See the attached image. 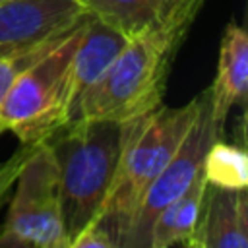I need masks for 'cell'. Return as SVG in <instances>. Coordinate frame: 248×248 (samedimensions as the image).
Instances as JSON below:
<instances>
[{
	"label": "cell",
	"instance_id": "30bf717a",
	"mask_svg": "<svg viewBox=\"0 0 248 248\" xmlns=\"http://www.w3.org/2000/svg\"><path fill=\"white\" fill-rule=\"evenodd\" d=\"M248 93V35L246 29L231 19L225 25L217 72L211 87L207 89L211 120L217 128L225 130V122L232 107L246 103Z\"/></svg>",
	"mask_w": 248,
	"mask_h": 248
},
{
	"label": "cell",
	"instance_id": "ba28073f",
	"mask_svg": "<svg viewBox=\"0 0 248 248\" xmlns=\"http://www.w3.org/2000/svg\"><path fill=\"white\" fill-rule=\"evenodd\" d=\"M85 16L76 0H8L0 4V52L58 39Z\"/></svg>",
	"mask_w": 248,
	"mask_h": 248
},
{
	"label": "cell",
	"instance_id": "9c48e42d",
	"mask_svg": "<svg viewBox=\"0 0 248 248\" xmlns=\"http://www.w3.org/2000/svg\"><path fill=\"white\" fill-rule=\"evenodd\" d=\"M126 39H128L126 35H122L108 23L93 16L85 17L78 43L68 62V72H66V95H68L70 122L74 120L79 99L105 74L110 62L118 56Z\"/></svg>",
	"mask_w": 248,
	"mask_h": 248
},
{
	"label": "cell",
	"instance_id": "277c9868",
	"mask_svg": "<svg viewBox=\"0 0 248 248\" xmlns=\"http://www.w3.org/2000/svg\"><path fill=\"white\" fill-rule=\"evenodd\" d=\"M83 21L50 52L19 74L0 103V118L21 145L45 143L70 122L66 72Z\"/></svg>",
	"mask_w": 248,
	"mask_h": 248
},
{
	"label": "cell",
	"instance_id": "4fadbf2b",
	"mask_svg": "<svg viewBox=\"0 0 248 248\" xmlns=\"http://www.w3.org/2000/svg\"><path fill=\"white\" fill-rule=\"evenodd\" d=\"M202 172L209 186L221 190H246L248 186V155L242 145L227 143L217 138L205 149Z\"/></svg>",
	"mask_w": 248,
	"mask_h": 248
},
{
	"label": "cell",
	"instance_id": "9a60e30c",
	"mask_svg": "<svg viewBox=\"0 0 248 248\" xmlns=\"http://www.w3.org/2000/svg\"><path fill=\"white\" fill-rule=\"evenodd\" d=\"M33 147L35 145H21L10 159L0 161V198L10 190V186H14L16 178H17V174H19V170H21V167H23V163L29 157Z\"/></svg>",
	"mask_w": 248,
	"mask_h": 248
},
{
	"label": "cell",
	"instance_id": "7a4b0ae2",
	"mask_svg": "<svg viewBox=\"0 0 248 248\" xmlns=\"http://www.w3.org/2000/svg\"><path fill=\"white\" fill-rule=\"evenodd\" d=\"M180 45L163 33L128 37L105 74L79 99L74 120L124 124L159 108Z\"/></svg>",
	"mask_w": 248,
	"mask_h": 248
},
{
	"label": "cell",
	"instance_id": "52a82bcc",
	"mask_svg": "<svg viewBox=\"0 0 248 248\" xmlns=\"http://www.w3.org/2000/svg\"><path fill=\"white\" fill-rule=\"evenodd\" d=\"M78 6L126 37L163 33L184 43L205 0H76Z\"/></svg>",
	"mask_w": 248,
	"mask_h": 248
},
{
	"label": "cell",
	"instance_id": "ac0fdd59",
	"mask_svg": "<svg viewBox=\"0 0 248 248\" xmlns=\"http://www.w3.org/2000/svg\"><path fill=\"white\" fill-rule=\"evenodd\" d=\"M180 246H182V248H203L202 240H200V238H198L196 234H194V236H192L190 240H186L184 244H180Z\"/></svg>",
	"mask_w": 248,
	"mask_h": 248
},
{
	"label": "cell",
	"instance_id": "3957f363",
	"mask_svg": "<svg viewBox=\"0 0 248 248\" xmlns=\"http://www.w3.org/2000/svg\"><path fill=\"white\" fill-rule=\"evenodd\" d=\"M120 124L74 120L46 140L60 182L68 236L95 221L114 176L120 153Z\"/></svg>",
	"mask_w": 248,
	"mask_h": 248
},
{
	"label": "cell",
	"instance_id": "8fae6325",
	"mask_svg": "<svg viewBox=\"0 0 248 248\" xmlns=\"http://www.w3.org/2000/svg\"><path fill=\"white\" fill-rule=\"evenodd\" d=\"M196 236L203 248H248V194L205 186Z\"/></svg>",
	"mask_w": 248,
	"mask_h": 248
},
{
	"label": "cell",
	"instance_id": "d6986e66",
	"mask_svg": "<svg viewBox=\"0 0 248 248\" xmlns=\"http://www.w3.org/2000/svg\"><path fill=\"white\" fill-rule=\"evenodd\" d=\"M4 132H8V128H6V122L0 118V134H4Z\"/></svg>",
	"mask_w": 248,
	"mask_h": 248
},
{
	"label": "cell",
	"instance_id": "e0dca14e",
	"mask_svg": "<svg viewBox=\"0 0 248 248\" xmlns=\"http://www.w3.org/2000/svg\"><path fill=\"white\" fill-rule=\"evenodd\" d=\"M0 248H23L16 238H12L10 234H6L4 231H0Z\"/></svg>",
	"mask_w": 248,
	"mask_h": 248
},
{
	"label": "cell",
	"instance_id": "2e32d148",
	"mask_svg": "<svg viewBox=\"0 0 248 248\" xmlns=\"http://www.w3.org/2000/svg\"><path fill=\"white\" fill-rule=\"evenodd\" d=\"M68 248H114V242L95 221H91L74 238H70Z\"/></svg>",
	"mask_w": 248,
	"mask_h": 248
},
{
	"label": "cell",
	"instance_id": "6da1fadb",
	"mask_svg": "<svg viewBox=\"0 0 248 248\" xmlns=\"http://www.w3.org/2000/svg\"><path fill=\"white\" fill-rule=\"evenodd\" d=\"M203 99L205 93L176 108L161 105L149 114L120 124L122 138L114 176L95 217V223L112 238L114 248L143 192L178 151L202 110Z\"/></svg>",
	"mask_w": 248,
	"mask_h": 248
},
{
	"label": "cell",
	"instance_id": "5b68a950",
	"mask_svg": "<svg viewBox=\"0 0 248 248\" xmlns=\"http://www.w3.org/2000/svg\"><path fill=\"white\" fill-rule=\"evenodd\" d=\"M14 184L2 231L23 248H68L58 170L46 141L31 149Z\"/></svg>",
	"mask_w": 248,
	"mask_h": 248
},
{
	"label": "cell",
	"instance_id": "7c38bea8",
	"mask_svg": "<svg viewBox=\"0 0 248 248\" xmlns=\"http://www.w3.org/2000/svg\"><path fill=\"white\" fill-rule=\"evenodd\" d=\"M205 186L207 182L200 170L186 192L157 215L151 227L149 248H172L176 244H184L196 234Z\"/></svg>",
	"mask_w": 248,
	"mask_h": 248
},
{
	"label": "cell",
	"instance_id": "ffe728a7",
	"mask_svg": "<svg viewBox=\"0 0 248 248\" xmlns=\"http://www.w3.org/2000/svg\"><path fill=\"white\" fill-rule=\"evenodd\" d=\"M4 2H8V0H0V4H4Z\"/></svg>",
	"mask_w": 248,
	"mask_h": 248
},
{
	"label": "cell",
	"instance_id": "8992f818",
	"mask_svg": "<svg viewBox=\"0 0 248 248\" xmlns=\"http://www.w3.org/2000/svg\"><path fill=\"white\" fill-rule=\"evenodd\" d=\"M203 93L205 99L198 118L188 130L174 157L143 192L136 213L116 242V248H149L151 227L157 215L186 192V188L202 170V161L209 143L217 138H223V130L211 120L207 91Z\"/></svg>",
	"mask_w": 248,
	"mask_h": 248
},
{
	"label": "cell",
	"instance_id": "5bb4252c",
	"mask_svg": "<svg viewBox=\"0 0 248 248\" xmlns=\"http://www.w3.org/2000/svg\"><path fill=\"white\" fill-rule=\"evenodd\" d=\"M87 17V16H85ZM78 27V25H76ZM74 27V29H76ZM72 29V31H74ZM72 31H68L66 35L35 45V46H27V48H19V50H8V52H0V103L4 101L8 89L14 85V81L19 78V74H23L31 64H35L39 58H43L46 52H50L60 41H64Z\"/></svg>",
	"mask_w": 248,
	"mask_h": 248
}]
</instances>
